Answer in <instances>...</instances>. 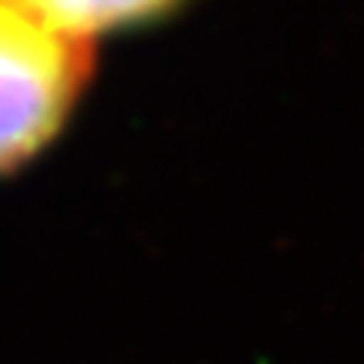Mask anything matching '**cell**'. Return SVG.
Here are the masks:
<instances>
[{
	"mask_svg": "<svg viewBox=\"0 0 364 364\" xmlns=\"http://www.w3.org/2000/svg\"><path fill=\"white\" fill-rule=\"evenodd\" d=\"M88 78V41L24 0H0V172L34 159L61 132Z\"/></svg>",
	"mask_w": 364,
	"mask_h": 364,
	"instance_id": "obj_1",
	"label": "cell"
},
{
	"mask_svg": "<svg viewBox=\"0 0 364 364\" xmlns=\"http://www.w3.org/2000/svg\"><path fill=\"white\" fill-rule=\"evenodd\" d=\"M54 27L88 41L102 31H118L129 24H145L176 7L179 0H24Z\"/></svg>",
	"mask_w": 364,
	"mask_h": 364,
	"instance_id": "obj_2",
	"label": "cell"
}]
</instances>
